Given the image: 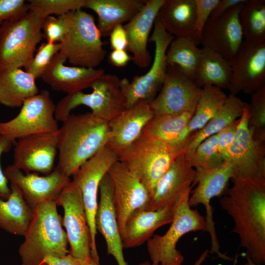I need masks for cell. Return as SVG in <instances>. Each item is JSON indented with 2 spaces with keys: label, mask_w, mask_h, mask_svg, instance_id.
Instances as JSON below:
<instances>
[{
  "label": "cell",
  "mask_w": 265,
  "mask_h": 265,
  "mask_svg": "<svg viewBox=\"0 0 265 265\" xmlns=\"http://www.w3.org/2000/svg\"><path fill=\"white\" fill-rule=\"evenodd\" d=\"M45 18L40 13L30 9L21 18L0 26V72L27 68L43 38L42 25Z\"/></svg>",
  "instance_id": "cell-4"
},
{
  "label": "cell",
  "mask_w": 265,
  "mask_h": 265,
  "mask_svg": "<svg viewBox=\"0 0 265 265\" xmlns=\"http://www.w3.org/2000/svg\"><path fill=\"white\" fill-rule=\"evenodd\" d=\"M138 265H159V264H155V263H150L149 262H147V261H145L144 262H143V263H140Z\"/></svg>",
  "instance_id": "cell-53"
},
{
  "label": "cell",
  "mask_w": 265,
  "mask_h": 265,
  "mask_svg": "<svg viewBox=\"0 0 265 265\" xmlns=\"http://www.w3.org/2000/svg\"><path fill=\"white\" fill-rule=\"evenodd\" d=\"M245 0H219L212 10L210 18H214L225 14L235 6L240 4Z\"/></svg>",
  "instance_id": "cell-49"
},
{
  "label": "cell",
  "mask_w": 265,
  "mask_h": 265,
  "mask_svg": "<svg viewBox=\"0 0 265 265\" xmlns=\"http://www.w3.org/2000/svg\"><path fill=\"white\" fill-rule=\"evenodd\" d=\"M193 185L197 183L196 187L189 196L188 204L192 208L199 204L206 209L207 230L211 238V248L217 249L219 244L217 237L213 219V211L210 202L212 198L224 194L229 181L232 177V166L228 160L219 166L208 170H195Z\"/></svg>",
  "instance_id": "cell-17"
},
{
  "label": "cell",
  "mask_w": 265,
  "mask_h": 265,
  "mask_svg": "<svg viewBox=\"0 0 265 265\" xmlns=\"http://www.w3.org/2000/svg\"><path fill=\"white\" fill-rule=\"evenodd\" d=\"M3 172L10 183L21 189L25 200L32 209L41 202L56 201L62 189L71 181L56 166L45 176L25 174L12 164L8 165Z\"/></svg>",
  "instance_id": "cell-20"
},
{
  "label": "cell",
  "mask_w": 265,
  "mask_h": 265,
  "mask_svg": "<svg viewBox=\"0 0 265 265\" xmlns=\"http://www.w3.org/2000/svg\"><path fill=\"white\" fill-rule=\"evenodd\" d=\"M120 80L116 75L105 73L93 83L91 93L79 91L67 94L55 105V119L62 122L72 110L85 106L96 116L109 122L127 108Z\"/></svg>",
  "instance_id": "cell-7"
},
{
  "label": "cell",
  "mask_w": 265,
  "mask_h": 265,
  "mask_svg": "<svg viewBox=\"0 0 265 265\" xmlns=\"http://www.w3.org/2000/svg\"><path fill=\"white\" fill-rule=\"evenodd\" d=\"M68 29L59 52L74 66L96 68L106 51L93 16L81 9L67 13Z\"/></svg>",
  "instance_id": "cell-6"
},
{
  "label": "cell",
  "mask_w": 265,
  "mask_h": 265,
  "mask_svg": "<svg viewBox=\"0 0 265 265\" xmlns=\"http://www.w3.org/2000/svg\"><path fill=\"white\" fill-rule=\"evenodd\" d=\"M228 96L217 87L207 85L202 88L194 112L183 133L182 142L185 149L191 136L202 129L222 107Z\"/></svg>",
  "instance_id": "cell-32"
},
{
  "label": "cell",
  "mask_w": 265,
  "mask_h": 265,
  "mask_svg": "<svg viewBox=\"0 0 265 265\" xmlns=\"http://www.w3.org/2000/svg\"><path fill=\"white\" fill-rule=\"evenodd\" d=\"M218 134L205 139L191 152H185L191 166L195 170L216 168L224 161L217 148Z\"/></svg>",
  "instance_id": "cell-37"
},
{
  "label": "cell",
  "mask_w": 265,
  "mask_h": 265,
  "mask_svg": "<svg viewBox=\"0 0 265 265\" xmlns=\"http://www.w3.org/2000/svg\"><path fill=\"white\" fill-rule=\"evenodd\" d=\"M246 261L241 265H258L255 264L248 256H246Z\"/></svg>",
  "instance_id": "cell-52"
},
{
  "label": "cell",
  "mask_w": 265,
  "mask_h": 265,
  "mask_svg": "<svg viewBox=\"0 0 265 265\" xmlns=\"http://www.w3.org/2000/svg\"><path fill=\"white\" fill-rule=\"evenodd\" d=\"M201 49L191 38L174 37L166 53L167 64H175L194 81Z\"/></svg>",
  "instance_id": "cell-36"
},
{
  "label": "cell",
  "mask_w": 265,
  "mask_h": 265,
  "mask_svg": "<svg viewBox=\"0 0 265 265\" xmlns=\"http://www.w3.org/2000/svg\"><path fill=\"white\" fill-rule=\"evenodd\" d=\"M192 187L186 189L174 203L173 220L166 233L154 235L147 240V249L153 263L182 265L184 257L176 248L180 238L190 232L206 231L205 217L188 204Z\"/></svg>",
  "instance_id": "cell-5"
},
{
  "label": "cell",
  "mask_w": 265,
  "mask_h": 265,
  "mask_svg": "<svg viewBox=\"0 0 265 265\" xmlns=\"http://www.w3.org/2000/svg\"><path fill=\"white\" fill-rule=\"evenodd\" d=\"M110 47L113 50L127 49L128 41L126 32L122 25L116 26L109 34Z\"/></svg>",
  "instance_id": "cell-46"
},
{
  "label": "cell",
  "mask_w": 265,
  "mask_h": 265,
  "mask_svg": "<svg viewBox=\"0 0 265 265\" xmlns=\"http://www.w3.org/2000/svg\"><path fill=\"white\" fill-rule=\"evenodd\" d=\"M247 105L236 95L230 94L216 114L202 129L191 136L185 152L193 151L205 139L218 133L237 120L238 118L241 117Z\"/></svg>",
  "instance_id": "cell-33"
},
{
  "label": "cell",
  "mask_w": 265,
  "mask_h": 265,
  "mask_svg": "<svg viewBox=\"0 0 265 265\" xmlns=\"http://www.w3.org/2000/svg\"><path fill=\"white\" fill-rule=\"evenodd\" d=\"M145 0H85L84 8L98 16L97 27L107 37L116 26L130 21L143 7Z\"/></svg>",
  "instance_id": "cell-27"
},
{
  "label": "cell",
  "mask_w": 265,
  "mask_h": 265,
  "mask_svg": "<svg viewBox=\"0 0 265 265\" xmlns=\"http://www.w3.org/2000/svg\"><path fill=\"white\" fill-rule=\"evenodd\" d=\"M68 29L67 14L55 17H46L42 23L43 37L50 43H60Z\"/></svg>",
  "instance_id": "cell-41"
},
{
  "label": "cell",
  "mask_w": 265,
  "mask_h": 265,
  "mask_svg": "<svg viewBox=\"0 0 265 265\" xmlns=\"http://www.w3.org/2000/svg\"><path fill=\"white\" fill-rule=\"evenodd\" d=\"M10 187L8 198H0V228L11 234L24 236L32 218L33 209L16 185L11 184Z\"/></svg>",
  "instance_id": "cell-31"
},
{
  "label": "cell",
  "mask_w": 265,
  "mask_h": 265,
  "mask_svg": "<svg viewBox=\"0 0 265 265\" xmlns=\"http://www.w3.org/2000/svg\"><path fill=\"white\" fill-rule=\"evenodd\" d=\"M24 0H0V26L4 22L18 20L29 11Z\"/></svg>",
  "instance_id": "cell-43"
},
{
  "label": "cell",
  "mask_w": 265,
  "mask_h": 265,
  "mask_svg": "<svg viewBox=\"0 0 265 265\" xmlns=\"http://www.w3.org/2000/svg\"><path fill=\"white\" fill-rule=\"evenodd\" d=\"M195 0H164L158 18L175 37L191 38L195 17Z\"/></svg>",
  "instance_id": "cell-28"
},
{
  "label": "cell",
  "mask_w": 265,
  "mask_h": 265,
  "mask_svg": "<svg viewBox=\"0 0 265 265\" xmlns=\"http://www.w3.org/2000/svg\"><path fill=\"white\" fill-rule=\"evenodd\" d=\"M56 133L58 162L56 167L70 178L87 160L106 146L108 122L91 112L70 114Z\"/></svg>",
  "instance_id": "cell-2"
},
{
  "label": "cell",
  "mask_w": 265,
  "mask_h": 265,
  "mask_svg": "<svg viewBox=\"0 0 265 265\" xmlns=\"http://www.w3.org/2000/svg\"><path fill=\"white\" fill-rule=\"evenodd\" d=\"M229 61L230 94H251L265 86V43L254 45L244 40L237 54Z\"/></svg>",
  "instance_id": "cell-16"
},
{
  "label": "cell",
  "mask_w": 265,
  "mask_h": 265,
  "mask_svg": "<svg viewBox=\"0 0 265 265\" xmlns=\"http://www.w3.org/2000/svg\"><path fill=\"white\" fill-rule=\"evenodd\" d=\"M194 81L200 88L207 85L228 89L231 70L229 61L213 51L202 47Z\"/></svg>",
  "instance_id": "cell-34"
},
{
  "label": "cell",
  "mask_w": 265,
  "mask_h": 265,
  "mask_svg": "<svg viewBox=\"0 0 265 265\" xmlns=\"http://www.w3.org/2000/svg\"><path fill=\"white\" fill-rule=\"evenodd\" d=\"M100 201L96 214L97 231L105 239L108 254L118 265H128L123 253V246L113 200V186L107 172L99 186Z\"/></svg>",
  "instance_id": "cell-23"
},
{
  "label": "cell",
  "mask_w": 265,
  "mask_h": 265,
  "mask_svg": "<svg viewBox=\"0 0 265 265\" xmlns=\"http://www.w3.org/2000/svg\"><path fill=\"white\" fill-rule=\"evenodd\" d=\"M239 20L245 41L254 45L265 43V0H245Z\"/></svg>",
  "instance_id": "cell-35"
},
{
  "label": "cell",
  "mask_w": 265,
  "mask_h": 265,
  "mask_svg": "<svg viewBox=\"0 0 265 265\" xmlns=\"http://www.w3.org/2000/svg\"><path fill=\"white\" fill-rule=\"evenodd\" d=\"M118 155L108 145L84 162L73 176L72 182L80 189L91 238V258L99 263L96 236L95 218L98 208V192L100 182L111 165L118 161Z\"/></svg>",
  "instance_id": "cell-12"
},
{
  "label": "cell",
  "mask_w": 265,
  "mask_h": 265,
  "mask_svg": "<svg viewBox=\"0 0 265 265\" xmlns=\"http://www.w3.org/2000/svg\"><path fill=\"white\" fill-rule=\"evenodd\" d=\"M59 43H43L26 71L35 79L42 77L54 56L59 52Z\"/></svg>",
  "instance_id": "cell-40"
},
{
  "label": "cell",
  "mask_w": 265,
  "mask_h": 265,
  "mask_svg": "<svg viewBox=\"0 0 265 265\" xmlns=\"http://www.w3.org/2000/svg\"><path fill=\"white\" fill-rule=\"evenodd\" d=\"M194 112L154 116L144 128L142 134L163 142L178 155L184 150L182 136Z\"/></svg>",
  "instance_id": "cell-30"
},
{
  "label": "cell",
  "mask_w": 265,
  "mask_h": 265,
  "mask_svg": "<svg viewBox=\"0 0 265 265\" xmlns=\"http://www.w3.org/2000/svg\"><path fill=\"white\" fill-rule=\"evenodd\" d=\"M117 154L118 160L146 188L151 199L158 182L178 155L163 142L142 134Z\"/></svg>",
  "instance_id": "cell-8"
},
{
  "label": "cell",
  "mask_w": 265,
  "mask_h": 265,
  "mask_svg": "<svg viewBox=\"0 0 265 265\" xmlns=\"http://www.w3.org/2000/svg\"><path fill=\"white\" fill-rule=\"evenodd\" d=\"M164 0H147L141 9L123 26L127 37L128 49L132 61L139 68L147 67L151 55L147 48L149 34Z\"/></svg>",
  "instance_id": "cell-24"
},
{
  "label": "cell",
  "mask_w": 265,
  "mask_h": 265,
  "mask_svg": "<svg viewBox=\"0 0 265 265\" xmlns=\"http://www.w3.org/2000/svg\"><path fill=\"white\" fill-rule=\"evenodd\" d=\"M209 251L206 250L204 251L200 256L195 261L193 265H201L203 262L205 260L206 258L208 256V253ZM238 255H236V258L234 259V264L233 265H237L238 263Z\"/></svg>",
  "instance_id": "cell-50"
},
{
  "label": "cell",
  "mask_w": 265,
  "mask_h": 265,
  "mask_svg": "<svg viewBox=\"0 0 265 265\" xmlns=\"http://www.w3.org/2000/svg\"><path fill=\"white\" fill-rule=\"evenodd\" d=\"M248 118L249 104L239 119L226 160L231 164L233 182L265 185V138L255 135L248 127Z\"/></svg>",
  "instance_id": "cell-9"
},
{
  "label": "cell",
  "mask_w": 265,
  "mask_h": 265,
  "mask_svg": "<svg viewBox=\"0 0 265 265\" xmlns=\"http://www.w3.org/2000/svg\"><path fill=\"white\" fill-rule=\"evenodd\" d=\"M248 127L256 136L265 138V86L251 94Z\"/></svg>",
  "instance_id": "cell-39"
},
{
  "label": "cell",
  "mask_w": 265,
  "mask_h": 265,
  "mask_svg": "<svg viewBox=\"0 0 265 265\" xmlns=\"http://www.w3.org/2000/svg\"><path fill=\"white\" fill-rule=\"evenodd\" d=\"M44 265H83L82 261L70 254L61 256H48L43 260Z\"/></svg>",
  "instance_id": "cell-47"
},
{
  "label": "cell",
  "mask_w": 265,
  "mask_h": 265,
  "mask_svg": "<svg viewBox=\"0 0 265 265\" xmlns=\"http://www.w3.org/2000/svg\"><path fill=\"white\" fill-rule=\"evenodd\" d=\"M56 203L64 210L62 225L70 245L68 253L81 261L92 258L90 231L80 189L71 181Z\"/></svg>",
  "instance_id": "cell-13"
},
{
  "label": "cell",
  "mask_w": 265,
  "mask_h": 265,
  "mask_svg": "<svg viewBox=\"0 0 265 265\" xmlns=\"http://www.w3.org/2000/svg\"><path fill=\"white\" fill-rule=\"evenodd\" d=\"M218 1L195 0V17L192 39L197 45L200 44L203 30Z\"/></svg>",
  "instance_id": "cell-42"
},
{
  "label": "cell",
  "mask_w": 265,
  "mask_h": 265,
  "mask_svg": "<svg viewBox=\"0 0 265 265\" xmlns=\"http://www.w3.org/2000/svg\"><path fill=\"white\" fill-rule=\"evenodd\" d=\"M83 265H100L99 263L94 261L92 258L82 261Z\"/></svg>",
  "instance_id": "cell-51"
},
{
  "label": "cell",
  "mask_w": 265,
  "mask_h": 265,
  "mask_svg": "<svg viewBox=\"0 0 265 265\" xmlns=\"http://www.w3.org/2000/svg\"><path fill=\"white\" fill-rule=\"evenodd\" d=\"M13 142L0 135V198L7 199L11 191L8 185V180L2 170L0 158L3 153L8 152L11 148Z\"/></svg>",
  "instance_id": "cell-45"
},
{
  "label": "cell",
  "mask_w": 265,
  "mask_h": 265,
  "mask_svg": "<svg viewBox=\"0 0 265 265\" xmlns=\"http://www.w3.org/2000/svg\"><path fill=\"white\" fill-rule=\"evenodd\" d=\"M35 80L21 68L0 72V104L13 108L21 107L26 99L39 93Z\"/></svg>",
  "instance_id": "cell-29"
},
{
  "label": "cell",
  "mask_w": 265,
  "mask_h": 265,
  "mask_svg": "<svg viewBox=\"0 0 265 265\" xmlns=\"http://www.w3.org/2000/svg\"><path fill=\"white\" fill-rule=\"evenodd\" d=\"M174 204L156 211L140 210L127 219L121 235L124 248L139 246L150 238L155 231L170 224L173 220Z\"/></svg>",
  "instance_id": "cell-26"
},
{
  "label": "cell",
  "mask_w": 265,
  "mask_h": 265,
  "mask_svg": "<svg viewBox=\"0 0 265 265\" xmlns=\"http://www.w3.org/2000/svg\"><path fill=\"white\" fill-rule=\"evenodd\" d=\"M153 26V33L149 39L154 43L155 47L151 68L144 75L136 76L131 81L125 78L120 80L127 108L141 101L150 103L160 90L165 78L168 66L166 53L175 37L165 30L158 17Z\"/></svg>",
  "instance_id": "cell-10"
},
{
  "label": "cell",
  "mask_w": 265,
  "mask_h": 265,
  "mask_svg": "<svg viewBox=\"0 0 265 265\" xmlns=\"http://www.w3.org/2000/svg\"><path fill=\"white\" fill-rule=\"evenodd\" d=\"M56 133H37L18 139L14 145L12 165L27 173H51L58 152Z\"/></svg>",
  "instance_id": "cell-18"
},
{
  "label": "cell",
  "mask_w": 265,
  "mask_h": 265,
  "mask_svg": "<svg viewBox=\"0 0 265 265\" xmlns=\"http://www.w3.org/2000/svg\"><path fill=\"white\" fill-rule=\"evenodd\" d=\"M30 10L40 13L45 18L54 14L58 16L84 8L85 0H29Z\"/></svg>",
  "instance_id": "cell-38"
},
{
  "label": "cell",
  "mask_w": 265,
  "mask_h": 265,
  "mask_svg": "<svg viewBox=\"0 0 265 265\" xmlns=\"http://www.w3.org/2000/svg\"><path fill=\"white\" fill-rule=\"evenodd\" d=\"M154 116L150 103L145 101L126 108L108 122L109 134L107 145L116 154L128 147L140 137Z\"/></svg>",
  "instance_id": "cell-22"
},
{
  "label": "cell",
  "mask_w": 265,
  "mask_h": 265,
  "mask_svg": "<svg viewBox=\"0 0 265 265\" xmlns=\"http://www.w3.org/2000/svg\"><path fill=\"white\" fill-rule=\"evenodd\" d=\"M242 3L219 17L210 18L201 35L200 44L203 47L228 61L235 56L244 41L239 20Z\"/></svg>",
  "instance_id": "cell-19"
},
{
  "label": "cell",
  "mask_w": 265,
  "mask_h": 265,
  "mask_svg": "<svg viewBox=\"0 0 265 265\" xmlns=\"http://www.w3.org/2000/svg\"><path fill=\"white\" fill-rule=\"evenodd\" d=\"M55 105L49 92L42 90L26 99L13 119L0 122V135L14 143L24 137L41 133H56Z\"/></svg>",
  "instance_id": "cell-11"
},
{
  "label": "cell",
  "mask_w": 265,
  "mask_h": 265,
  "mask_svg": "<svg viewBox=\"0 0 265 265\" xmlns=\"http://www.w3.org/2000/svg\"><path fill=\"white\" fill-rule=\"evenodd\" d=\"M107 173L113 184V200L121 236L130 215L138 210H147L151 196L138 179L118 160Z\"/></svg>",
  "instance_id": "cell-15"
},
{
  "label": "cell",
  "mask_w": 265,
  "mask_h": 265,
  "mask_svg": "<svg viewBox=\"0 0 265 265\" xmlns=\"http://www.w3.org/2000/svg\"><path fill=\"white\" fill-rule=\"evenodd\" d=\"M239 120L224 128L218 134L217 148L224 160L227 159L228 151L234 141Z\"/></svg>",
  "instance_id": "cell-44"
},
{
  "label": "cell",
  "mask_w": 265,
  "mask_h": 265,
  "mask_svg": "<svg viewBox=\"0 0 265 265\" xmlns=\"http://www.w3.org/2000/svg\"><path fill=\"white\" fill-rule=\"evenodd\" d=\"M202 88L175 64L167 66L159 92L150 103L154 116L178 115L195 111Z\"/></svg>",
  "instance_id": "cell-14"
},
{
  "label": "cell",
  "mask_w": 265,
  "mask_h": 265,
  "mask_svg": "<svg viewBox=\"0 0 265 265\" xmlns=\"http://www.w3.org/2000/svg\"><path fill=\"white\" fill-rule=\"evenodd\" d=\"M196 171L184 151L180 153L158 182L147 210L156 211L174 204L193 186Z\"/></svg>",
  "instance_id": "cell-21"
},
{
  "label": "cell",
  "mask_w": 265,
  "mask_h": 265,
  "mask_svg": "<svg viewBox=\"0 0 265 265\" xmlns=\"http://www.w3.org/2000/svg\"><path fill=\"white\" fill-rule=\"evenodd\" d=\"M220 199L221 208L234 222L232 233L239 238L240 246L255 264H265V185L241 181Z\"/></svg>",
  "instance_id": "cell-1"
},
{
  "label": "cell",
  "mask_w": 265,
  "mask_h": 265,
  "mask_svg": "<svg viewBox=\"0 0 265 265\" xmlns=\"http://www.w3.org/2000/svg\"><path fill=\"white\" fill-rule=\"evenodd\" d=\"M132 60L125 50H113L109 54L108 61L112 65L117 67H123Z\"/></svg>",
  "instance_id": "cell-48"
},
{
  "label": "cell",
  "mask_w": 265,
  "mask_h": 265,
  "mask_svg": "<svg viewBox=\"0 0 265 265\" xmlns=\"http://www.w3.org/2000/svg\"><path fill=\"white\" fill-rule=\"evenodd\" d=\"M57 206L55 201H48L33 208L32 218L19 248L22 265H44L43 260L48 256L68 254V239Z\"/></svg>",
  "instance_id": "cell-3"
},
{
  "label": "cell",
  "mask_w": 265,
  "mask_h": 265,
  "mask_svg": "<svg viewBox=\"0 0 265 265\" xmlns=\"http://www.w3.org/2000/svg\"><path fill=\"white\" fill-rule=\"evenodd\" d=\"M66 59L60 53L53 58L41 78L53 89L67 94L82 91L105 73L102 68H87L64 65Z\"/></svg>",
  "instance_id": "cell-25"
}]
</instances>
